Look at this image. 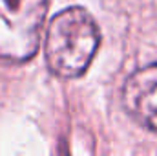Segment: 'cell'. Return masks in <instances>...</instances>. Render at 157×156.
Masks as SVG:
<instances>
[{
	"label": "cell",
	"instance_id": "6da1fadb",
	"mask_svg": "<svg viewBox=\"0 0 157 156\" xmlns=\"http://www.w3.org/2000/svg\"><path fill=\"white\" fill-rule=\"evenodd\" d=\"M101 42L97 22L84 7H68L57 13L46 35V61L49 70L64 79L86 72Z\"/></svg>",
	"mask_w": 157,
	"mask_h": 156
},
{
	"label": "cell",
	"instance_id": "3957f363",
	"mask_svg": "<svg viewBox=\"0 0 157 156\" xmlns=\"http://www.w3.org/2000/svg\"><path fill=\"white\" fill-rule=\"evenodd\" d=\"M122 105L137 123L157 134V63L128 77L122 88Z\"/></svg>",
	"mask_w": 157,
	"mask_h": 156
},
{
	"label": "cell",
	"instance_id": "7a4b0ae2",
	"mask_svg": "<svg viewBox=\"0 0 157 156\" xmlns=\"http://www.w3.org/2000/svg\"><path fill=\"white\" fill-rule=\"evenodd\" d=\"M49 0H0V59L24 63L40 46Z\"/></svg>",
	"mask_w": 157,
	"mask_h": 156
}]
</instances>
